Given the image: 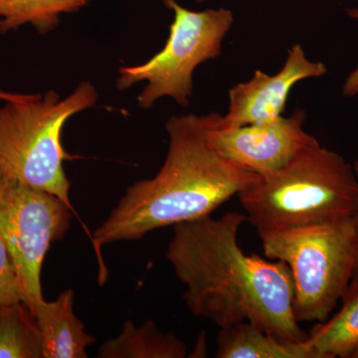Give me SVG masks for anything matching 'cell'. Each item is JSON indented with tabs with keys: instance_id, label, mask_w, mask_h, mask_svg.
<instances>
[{
	"instance_id": "1",
	"label": "cell",
	"mask_w": 358,
	"mask_h": 358,
	"mask_svg": "<svg viewBox=\"0 0 358 358\" xmlns=\"http://www.w3.org/2000/svg\"><path fill=\"white\" fill-rule=\"evenodd\" d=\"M246 214L231 211L173 226L166 250L186 307L222 329L249 322L287 341L307 338L294 315L288 266L251 254L238 241Z\"/></svg>"
},
{
	"instance_id": "2",
	"label": "cell",
	"mask_w": 358,
	"mask_h": 358,
	"mask_svg": "<svg viewBox=\"0 0 358 358\" xmlns=\"http://www.w3.org/2000/svg\"><path fill=\"white\" fill-rule=\"evenodd\" d=\"M169 150L155 178L127 188L92 236L103 245L133 241L160 228L210 216L260 176L233 164L211 145L206 115H173L166 122Z\"/></svg>"
},
{
	"instance_id": "3",
	"label": "cell",
	"mask_w": 358,
	"mask_h": 358,
	"mask_svg": "<svg viewBox=\"0 0 358 358\" xmlns=\"http://www.w3.org/2000/svg\"><path fill=\"white\" fill-rule=\"evenodd\" d=\"M258 233L352 218L358 212L353 164L315 141L280 171L237 195Z\"/></svg>"
},
{
	"instance_id": "4",
	"label": "cell",
	"mask_w": 358,
	"mask_h": 358,
	"mask_svg": "<svg viewBox=\"0 0 358 358\" xmlns=\"http://www.w3.org/2000/svg\"><path fill=\"white\" fill-rule=\"evenodd\" d=\"M98 100L95 87L83 82L61 99L55 91L6 102L0 109V171L8 178L55 195L71 209V182L64 162L62 131L72 115Z\"/></svg>"
},
{
	"instance_id": "5",
	"label": "cell",
	"mask_w": 358,
	"mask_h": 358,
	"mask_svg": "<svg viewBox=\"0 0 358 358\" xmlns=\"http://www.w3.org/2000/svg\"><path fill=\"white\" fill-rule=\"evenodd\" d=\"M258 234L265 256L289 268L299 324L329 319L352 279V218Z\"/></svg>"
},
{
	"instance_id": "6",
	"label": "cell",
	"mask_w": 358,
	"mask_h": 358,
	"mask_svg": "<svg viewBox=\"0 0 358 358\" xmlns=\"http://www.w3.org/2000/svg\"><path fill=\"white\" fill-rule=\"evenodd\" d=\"M164 3L174 14L166 46L148 62L119 70L120 91L148 82L138 96L141 109H150L162 96H171L181 107H187L195 68L220 55L223 40L234 22L230 9L193 11L176 0H164Z\"/></svg>"
},
{
	"instance_id": "7",
	"label": "cell",
	"mask_w": 358,
	"mask_h": 358,
	"mask_svg": "<svg viewBox=\"0 0 358 358\" xmlns=\"http://www.w3.org/2000/svg\"><path fill=\"white\" fill-rule=\"evenodd\" d=\"M74 210L50 193L35 189L0 171V236L20 274L23 303L30 312L44 300L41 271L52 243L64 238Z\"/></svg>"
},
{
	"instance_id": "8",
	"label": "cell",
	"mask_w": 358,
	"mask_h": 358,
	"mask_svg": "<svg viewBox=\"0 0 358 358\" xmlns=\"http://www.w3.org/2000/svg\"><path fill=\"white\" fill-rule=\"evenodd\" d=\"M217 115H206L211 145L226 159L259 176L280 171L317 141L303 129L307 114L300 108L289 117L232 128L218 127Z\"/></svg>"
},
{
	"instance_id": "9",
	"label": "cell",
	"mask_w": 358,
	"mask_h": 358,
	"mask_svg": "<svg viewBox=\"0 0 358 358\" xmlns=\"http://www.w3.org/2000/svg\"><path fill=\"white\" fill-rule=\"evenodd\" d=\"M327 72L324 63L310 61L301 44H294L279 72L268 75L257 70L249 81L229 90V109L225 115L218 114L216 124L220 128H232L278 119L285 112L294 85Z\"/></svg>"
},
{
	"instance_id": "10",
	"label": "cell",
	"mask_w": 358,
	"mask_h": 358,
	"mask_svg": "<svg viewBox=\"0 0 358 358\" xmlns=\"http://www.w3.org/2000/svg\"><path fill=\"white\" fill-rule=\"evenodd\" d=\"M75 293L66 289L56 300L42 301L33 313L40 334L42 358H86L87 348L96 338L85 331L83 322L74 313Z\"/></svg>"
},
{
	"instance_id": "11",
	"label": "cell",
	"mask_w": 358,
	"mask_h": 358,
	"mask_svg": "<svg viewBox=\"0 0 358 358\" xmlns=\"http://www.w3.org/2000/svg\"><path fill=\"white\" fill-rule=\"evenodd\" d=\"M216 357L317 358L303 341L278 338L249 322L220 329Z\"/></svg>"
},
{
	"instance_id": "12",
	"label": "cell",
	"mask_w": 358,
	"mask_h": 358,
	"mask_svg": "<svg viewBox=\"0 0 358 358\" xmlns=\"http://www.w3.org/2000/svg\"><path fill=\"white\" fill-rule=\"evenodd\" d=\"M338 313L315 322L303 341L317 358H352L358 348V281L352 280Z\"/></svg>"
},
{
	"instance_id": "13",
	"label": "cell",
	"mask_w": 358,
	"mask_h": 358,
	"mask_svg": "<svg viewBox=\"0 0 358 358\" xmlns=\"http://www.w3.org/2000/svg\"><path fill=\"white\" fill-rule=\"evenodd\" d=\"M100 358H185L187 346L173 333L160 331L152 320L136 327L127 320L122 333L98 350Z\"/></svg>"
},
{
	"instance_id": "14",
	"label": "cell",
	"mask_w": 358,
	"mask_h": 358,
	"mask_svg": "<svg viewBox=\"0 0 358 358\" xmlns=\"http://www.w3.org/2000/svg\"><path fill=\"white\" fill-rule=\"evenodd\" d=\"M94 0H0V34L31 24L48 34L60 22L61 14L76 13Z\"/></svg>"
},
{
	"instance_id": "15",
	"label": "cell",
	"mask_w": 358,
	"mask_h": 358,
	"mask_svg": "<svg viewBox=\"0 0 358 358\" xmlns=\"http://www.w3.org/2000/svg\"><path fill=\"white\" fill-rule=\"evenodd\" d=\"M34 315L23 301L0 308V358H42Z\"/></svg>"
},
{
	"instance_id": "16",
	"label": "cell",
	"mask_w": 358,
	"mask_h": 358,
	"mask_svg": "<svg viewBox=\"0 0 358 358\" xmlns=\"http://www.w3.org/2000/svg\"><path fill=\"white\" fill-rule=\"evenodd\" d=\"M23 301L17 267L3 238L0 236V308Z\"/></svg>"
},
{
	"instance_id": "17",
	"label": "cell",
	"mask_w": 358,
	"mask_h": 358,
	"mask_svg": "<svg viewBox=\"0 0 358 358\" xmlns=\"http://www.w3.org/2000/svg\"><path fill=\"white\" fill-rule=\"evenodd\" d=\"M348 14L352 20L358 21V9H348ZM343 95L345 96H355L358 95V66L346 78L343 87Z\"/></svg>"
},
{
	"instance_id": "18",
	"label": "cell",
	"mask_w": 358,
	"mask_h": 358,
	"mask_svg": "<svg viewBox=\"0 0 358 358\" xmlns=\"http://www.w3.org/2000/svg\"><path fill=\"white\" fill-rule=\"evenodd\" d=\"M353 228H355V265H353L352 279L358 281V212L352 217Z\"/></svg>"
},
{
	"instance_id": "19",
	"label": "cell",
	"mask_w": 358,
	"mask_h": 358,
	"mask_svg": "<svg viewBox=\"0 0 358 358\" xmlns=\"http://www.w3.org/2000/svg\"><path fill=\"white\" fill-rule=\"evenodd\" d=\"M30 95H22V94L7 93V92L0 91V100L6 101V102H11V101H20L27 99Z\"/></svg>"
},
{
	"instance_id": "20",
	"label": "cell",
	"mask_w": 358,
	"mask_h": 358,
	"mask_svg": "<svg viewBox=\"0 0 358 358\" xmlns=\"http://www.w3.org/2000/svg\"><path fill=\"white\" fill-rule=\"evenodd\" d=\"M353 167H355V173H357L358 178V159L353 164Z\"/></svg>"
},
{
	"instance_id": "21",
	"label": "cell",
	"mask_w": 358,
	"mask_h": 358,
	"mask_svg": "<svg viewBox=\"0 0 358 358\" xmlns=\"http://www.w3.org/2000/svg\"><path fill=\"white\" fill-rule=\"evenodd\" d=\"M352 358H358V348H357V350L353 352Z\"/></svg>"
},
{
	"instance_id": "22",
	"label": "cell",
	"mask_w": 358,
	"mask_h": 358,
	"mask_svg": "<svg viewBox=\"0 0 358 358\" xmlns=\"http://www.w3.org/2000/svg\"><path fill=\"white\" fill-rule=\"evenodd\" d=\"M195 1L199 2V3H202V2H204L205 0H195Z\"/></svg>"
}]
</instances>
